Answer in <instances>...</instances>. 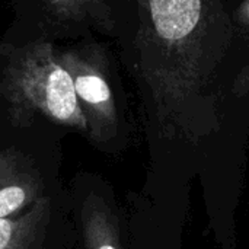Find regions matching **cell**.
Wrapping results in <instances>:
<instances>
[{
    "label": "cell",
    "instance_id": "6",
    "mask_svg": "<svg viewBox=\"0 0 249 249\" xmlns=\"http://www.w3.org/2000/svg\"><path fill=\"white\" fill-rule=\"evenodd\" d=\"M47 4L61 18L76 19L93 10L105 0H45Z\"/></svg>",
    "mask_w": 249,
    "mask_h": 249
},
{
    "label": "cell",
    "instance_id": "1",
    "mask_svg": "<svg viewBox=\"0 0 249 249\" xmlns=\"http://www.w3.org/2000/svg\"><path fill=\"white\" fill-rule=\"evenodd\" d=\"M1 90L16 120L42 114L53 123L88 133L71 77L48 42L29 44L10 57Z\"/></svg>",
    "mask_w": 249,
    "mask_h": 249
},
{
    "label": "cell",
    "instance_id": "3",
    "mask_svg": "<svg viewBox=\"0 0 249 249\" xmlns=\"http://www.w3.org/2000/svg\"><path fill=\"white\" fill-rule=\"evenodd\" d=\"M50 200L39 197L15 217L0 219V249H44Z\"/></svg>",
    "mask_w": 249,
    "mask_h": 249
},
{
    "label": "cell",
    "instance_id": "4",
    "mask_svg": "<svg viewBox=\"0 0 249 249\" xmlns=\"http://www.w3.org/2000/svg\"><path fill=\"white\" fill-rule=\"evenodd\" d=\"M41 197V184L34 172L19 163L0 174V219L15 217Z\"/></svg>",
    "mask_w": 249,
    "mask_h": 249
},
{
    "label": "cell",
    "instance_id": "5",
    "mask_svg": "<svg viewBox=\"0 0 249 249\" xmlns=\"http://www.w3.org/2000/svg\"><path fill=\"white\" fill-rule=\"evenodd\" d=\"M82 223L85 249H121L118 222L99 196L85 200Z\"/></svg>",
    "mask_w": 249,
    "mask_h": 249
},
{
    "label": "cell",
    "instance_id": "7",
    "mask_svg": "<svg viewBox=\"0 0 249 249\" xmlns=\"http://www.w3.org/2000/svg\"><path fill=\"white\" fill-rule=\"evenodd\" d=\"M233 92L239 96L249 95V61L233 83Z\"/></svg>",
    "mask_w": 249,
    "mask_h": 249
},
{
    "label": "cell",
    "instance_id": "8",
    "mask_svg": "<svg viewBox=\"0 0 249 249\" xmlns=\"http://www.w3.org/2000/svg\"><path fill=\"white\" fill-rule=\"evenodd\" d=\"M19 163V159H18V155L7 150V152H0V174L6 169H9L10 166Z\"/></svg>",
    "mask_w": 249,
    "mask_h": 249
},
{
    "label": "cell",
    "instance_id": "9",
    "mask_svg": "<svg viewBox=\"0 0 249 249\" xmlns=\"http://www.w3.org/2000/svg\"><path fill=\"white\" fill-rule=\"evenodd\" d=\"M239 19L242 23L249 25V0H247L241 7H239Z\"/></svg>",
    "mask_w": 249,
    "mask_h": 249
},
{
    "label": "cell",
    "instance_id": "2",
    "mask_svg": "<svg viewBox=\"0 0 249 249\" xmlns=\"http://www.w3.org/2000/svg\"><path fill=\"white\" fill-rule=\"evenodd\" d=\"M57 58L71 77L88 133L98 143L109 140L117 130V107L102 57L85 47L58 51Z\"/></svg>",
    "mask_w": 249,
    "mask_h": 249
}]
</instances>
